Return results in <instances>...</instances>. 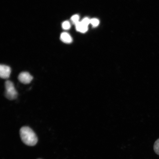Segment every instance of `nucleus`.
I'll use <instances>...</instances> for the list:
<instances>
[{"label": "nucleus", "mask_w": 159, "mask_h": 159, "mask_svg": "<svg viewBox=\"0 0 159 159\" xmlns=\"http://www.w3.org/2000/svg\"><path fill=\"white\" fill-rule=\"evenodd\" d=\"M11 67L8 66L1 65L0 66V77L3 79H7L11 74Z\"/></svg>", "instance_id": "4"}, {"label": "nucleus", "mask_w": 159, "mask_h": 159, "mask_svg": "<svg viewBox=\"0 0 159 159\" xmlns=\"http://www.w3.org/2000/svg\"><path fill=\"white\" fill-rule=\"evenodd\" d=\"M70 24L68 21H65L62 24V27L63 29L65 30H69L70 28Z\"/></svg>", "instance_id": "8"}, {"label": "nucleus", "mask_w": 159, "mask_h": 159, "mask_svg": "<svg viewBox=\"0 0 159 159\" xmlns=\"http://www.w3.org/2000/svg\"><path fill=\"white\" fill-rule=\"evenodd\" d=\"M75 25V28L77 30L81 33L86 32L88 30V26L83 25L81 22L79 21Z\"/></svg>", "instance_id": "6"}, {"label": "nucleus", "mask_w": 159, "mask_h": 159, "mask_svg": "<svg viewBox=\"0 0 159 159\" xmlns=\"http://www.w3.org/2000/svg\"><path fill=\"white\" fill-rule=\"evenodd\" d=\"M60 38L61 41L65 43H70L72 41V38L70 35L66 32L61 33Z\"/></svg>", "instance_id": "5"}, {"label": "nucleus", "mask_w": 159, "mask_h": 159, "mask_svg": "<svg viewBox=\"0 0 159 159\" xmlns=\"http://www.w3.org/2000/svg\"></svg>", "instance_id": "12"}, {"label": "nucleus", "mask_w": 159, "mask_h": 159, "mask_svg": "<svg viewBox=\"0 0 159 159\" xmlns=\"http://www.w3.org/2000/svg\"><path fill=\"white\" fill-rule=\"evenodd\" d=\"M79 16L77 15H73L71 18V21L73 23L75 24V25L79 22Z\"/></svg>", "instance_id": "9"}, {"label": "nucleus", "mask_w": 159, "mask_h": 159, "mask_svg": "<svg viewBox=\"0 0 159 159\" xmlns=\"http://www.w3.org/2000/svg\"><path fill=\"white\" fill-rule=\"evenodd\" d=\"M90 24L93 25V26L97 27L99 24V21L97 19H93L91 20Z\"/></svg>", "instance_id": "10"}, {"label": "nucleus", "mask_w": 159, "mask_h": 159, "mask_svg": "<svg viewBox=\"0 0 159 159\" xmlns=\"http://www.w3.org/2000/svg\"><path fill=\"white\" fill-rule=\"evenodd\" d=\"M20 136L23 143L27 146H34L38 142V138L34 132L27 126H24L20 129Z\"/></svg>", "instance_id": "1"}, {"label": "nucleus", "mask_w": 159, "mask_h": 159, "mask_svg": "<svg viewBox=\"0 0 159 159\" xmlns=\"http://www.w3.org/2000/svg\"><path fill=\"white\" fill-rule=\"evenodd\" d=\"M19 81L24 84H30L33 79V76L28 72H22L20 73L18 77Z\"/></svg>", "instance_id": "3"}, {"label": "nucleus", "mask_w": 159, "mask_h": 159, "mask_svg": "<svg viewBox=\"0 0 159 159\" xmlns=\"http://www.w3.org/2000/svg\"><path fill=\"white\" fill-rule=\"evenodd\" d=\"M154 150L156 154L159 156V139H157L154 143Z\"/></svg>", "instance_id": "7"}, {"label": "nucleus", "mask_w": 159, "mask_h": 159, "mask_svg": "<svg viewBox=\"0 0 159 159\" xmlns=\"http://www.w3.org/2000/svg\"><path fill=\"white\" fill-rule=\"evenodd\" d=\"M90 20H91L88 18H85L83 19L82 20V21L81 22L83 25L88 26V25L89 24H90Z\"/></svg>", "instance_id": "11"}, {"label": "nucleus", "mask_w": 159, "mask_h": 159, "mask_svg": "<svg viewBox=\"0 0 159 159\" xmlns=\"http://www.w3.org/2000/svg\"><path fill=\"white\" fill-rule=\"evenodd\" d=\"M5 88V96L6 98L10 100H13L17 98L18 93L12 82L8 80L6 81Z\"/></svg>", "instance_id": "2"}]
</instances>
